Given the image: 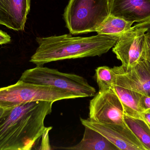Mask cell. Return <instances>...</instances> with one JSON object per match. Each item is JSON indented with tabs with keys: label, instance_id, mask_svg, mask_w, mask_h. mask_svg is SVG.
<instances>
[{
	"label": "cell",
	"instance_id": "obj_17",
	"mask_svg": "<svg viewBox=\"0 0 150 150\" xmlns=\"http://www.w3.org/2000/svg\"><path fill=\"white\" fill-rule=\"evenodd\" d=\"M142 101L144 113L150 112V94H142Z\"/></svg>",
	"mask_w": 150,
	"mask_h": 150
},
{
	"label": "cell",
	"instance_id": "obj_6",
	"mask_svg": "<svg viewBox=\"0 0 150 150\" xmlns=\"http://www.w3.org/2000/svg\"><path fill=\"white\" fill-rule=\"evenodd\" d=\"M146 31L145 28L134 26L122 34L113 47V52L126 69L135 67L146 58Z\"/></svg>",
	"mask_w": 150,
	"mask_h": 150
},
{
	"label": "cell",
	"instance_id": "obj_15",
	"mask_svg": "<svg viewBox=\"0 0 150 150\" xmlns=\"http://www.w3.org/2000/svg\"><path fill=\"white\" fill-rule=\"evenodd\" d=\"M127 124L142 143L150 150V126L142 121L124 115Z\"/></svg>",
	"mask_w": 150,
	"mask_h": 150
},
{
	"label": "cell",
	"instance_id": "obj_22",
	"mask_svg": "<svg viewBox=\"0 0 150 150\" xmlns=\"http://www.w3.org/2000/svg\"><path fill=\"white\" fill-rule=\"evenodd\" d=\"M4 110H5V109H3V108H1L0 107V117L2 116L4 112Z\"/></svg>",
	"mask_w": 150,
	"mask_h": 150
},
{
	"label": "cell",
	"instance_id": "obj_1",
	"mask_svg": "<svg viewBox=\"0 0 150 150\" xmlns=\"http://www.w3.org/2000/svg\"><path fill=\"white\" fill-rule=\"evenodd\" d=\"M54 103L35 101L5 109L0 117V150H30L52 127H45Z\"/></svg>",
	"mask_w": 150,
	"mask_h": 150
},
{
	"label": "cell",
	"instance_id": "obj_12",
	"mask_svg": "<svg viewBox=\"0 0 150 150\" xmlns=\"http://www.w3.org/2000/svg\"><path fill=\"white\" fill-rule=\"evenodd\" d=\"M111 89L120 100L124 115L145 122L144 116V110L142 104V94L115 84Z\"/></svg>",
	"mask_w": 150,
	"mask_h": 150
},
{
	"label": "cell",
	"instance_id": "obj_7",
	"mask_svg": "<svg viewBox=\"0 0 150 150\" xmlns=\"http://www.w3.org/2000/svg\"><path fill=\"white\" fill-rule=\"evenodd\" d=\"M91 100L89 119L99 123L128 126L120 100L112 90L100 91Z\"/></svg>",
	"mask_w": 150,
	"mask_h": 150
},
{
	"label": "cell",
	"instance_id": "obj_10",
	"mask_svg": "<svg viewBox=\"0 0 150 150\" xmlns=\"http://www.w3.org/2000/svg\"><path fill=\"white\" fill-rule=\"evenodd\" d=\"M110 15L129 22L150 20V0H110Z\"/></svg>",
	"mask_w": 150,
	"mask_h": 150
},
{
	"label": "cell",
	"instance_id": "obj_18",
	"mask_svg": "<svg viewBox=\"0 0 150 150\" xmlns=\"http://www.w3.org/2000/svg\"><path fill=\"white\" fill-rule=\"evenodd\" d=\"M11 41L10 35L0 30V45L8 44Z\"/></svg>",
	"mask_w": 150,
	"mask_h": 150
},
{
	"label": "cell",
	"instance_id": "obj_16",
	"mask_svg": "<svg viewBox=\"0 0 150 150\" xmlns=\"http://www.w3.org/2000/svg\"><path fill=\"white\" fill-rule=\"evenodd\" d=\"M96 81L100 91L112 89L115 79V74L112 68L101 66L95 70Z\"/></svg>",
	"mask_w": 150,
	"mask_h": 150
},
{
	"label": "cell",
	"instance_id": "obj_8",
	"mask_svg": "<svg viewBox=\"0 0 150 150\" xmlns=\"http://www.w3.org/2000/svg\"><path fill=\"white\" fill-rule=\"evenodd\" d=\"M80 121L84 127L100 133L119 150H148L128 126L99 123L89 118H81Z\"/></svg>",
	"mask_w": 150,
	"mask_h": 150
},
{
	"label": "cell",
	"instance_id": "obj_11",
	"mask_svg": "<svg viewBox=\"0 0 150 150\" xmlns=\"http://www.w3.org/2000/svg\"><path fill=\"white\" fill-rule=\"evenodd\" d=\"M31 0H0V24L11 30H24Z\"/></svg>",
	"mask_w": 150,
	"mask_h": 150
},
{
	"label": "cell",
	"instance_id": "obj_21",
	"mask_svg": "<svg viewBox=\"0 0 150 150\" xmlns=\"http://www.w3.org/2000/svg\"><path fill=\"white\" fill-rule=\"evenodd\" d=\"M145 122L150 126V112H145L144 113Z\"/></svg>",
	"mask_w": 150,
	"mask_h": 150
},
{
	"label": "cell",
	"instance_id": "obj_19",
	"mask_svg": "<svg viewBox=\"0 0 150 150\" xmlns=\"http://www.w3.org/2000/svg\"><path fill=\"white\" fill-rule=\"evenodd\" d=\"M135 26H136L145 28L146 30V33H145L146 38L150 40V20L147 22H144V23H138Z\"/></svg>",
	"mask_w": 150,
	"mask_h": 150
},
{
	"label": "cell",
	"instance_id": "obj_14",
	"mask_svg": "<svg viewBox=\"0 0 150 150\" xmlns=\"http://www.w3.org/2000/svg\"><path fill=\"white\" fill-rule=\"evenodd\" d=\"M133 23L110 14L96 28L95 32L98 34L120 35L130 30Z\"/></svg>",
	"mask_w": 150,
	"mask_h": 150
},
{
	"label": "cell",
	"instance_id": "obj_2",
	"mask_svg": "<svg viewBox=\"0 0 150 150\" xmlns=\"http://www.w3.org/2000/svg\"><path fill=\"white\" fill-rule=\"evenodd\" d=\"M120 35L98 34L80 37L66 34L38 37L36 41L39 46L30 62L37 66H43L57 61L100 56L113 47Z\"/></svg>",
	"mask_w": 150,
	"mask_h": 150
},
{
	"label": "cell",
	"instance_id": "obj_20",
	"mask_svg": "<svg viewBox=\"0 0 150 150\" xmlns=\"http://www.w3.org/2000/svg\"><path fill=\"white\" fill-rule=\"evenodd\" d=\"M147 38V51H146V56L150 60V40Z\"/></svg>",
	"mask_w": 150,
	"mask_h": 150
},
{
	"label": "cell",
	"instance_id": "obj_4",
	"mask_svg": "<svg viewBox=\"0 0 150 150\" xmlns=\"http://www.w3.org/2000/svg\"><path fill=\"white\" fill-rule=\"evenodd\" d=\"M110 0H69L64 13L72 34L95 32L110 14Z\"/></svg>",
	"mask_w": 150,
	"mask_h": 150
},
{
	"label": "cell",
	"instance_id": "obj_9",
	"mask_svg": "<svg viewBox=\"0 0 150 150\" xmlns=\"http://www.w3.org/2000/svg\"><path fill=\"white\" fill-rule=\"evenodd\" d=\"M112 68L115 74L114 84L142 95L150 94V60L147 56L129 69L122 65Z\"/></svg>",
	"mask_w": 150,
	"mask_h": 150
},
{
	"label": "cell",
	"instance_id": "obj_5",
	"mask_svg": "<svg viewBox=\"0 0 150 150\" xmlns=\"http://www.w3.org/2000/svg\"><path fill=\"white\" fill-rule=\"evenodd\" d=\"M19 80L26 82L49 85L72 92L82 98L93 97L97 93L94 87L83 77L58 70L37 66L25 70Z\"/></svg>",
	"mask_w": 150,
	"mask_h": 150
},
{
	"label": "cell",
	"instance_id": "obj_13",
	"mask_svg": "<svg viewBox=\"0 0 150 150\" xmlns=\"http://www.w3.org/2000/svg\"><path fill=\"white\" fill-rule=\"evenodd\" d=\"M83 136L74 146L61 147L62 149L69 150H118L110 141L97 131L84 127Z\"/></svg>",
	"mask_w": 150,
	"mask_h": 150
},
{
	"label": "cell",
	"instance_id": "obj_3",
	"mask_svg": "<svg viewBox=\"0 0 150 150\" xmlns=\"http://www.w3.org/2000/svg\"><path fill=\"white\" fill-rule=\"evenodd\" d=\"M72 92L49 85H40L23 82L0 88V107L12 108L23 103L35 101L54 103L63 100L80 98Z\"/></svg>",
	"mask_w": 150,
	"mask_h": 150
}]
</instances>
